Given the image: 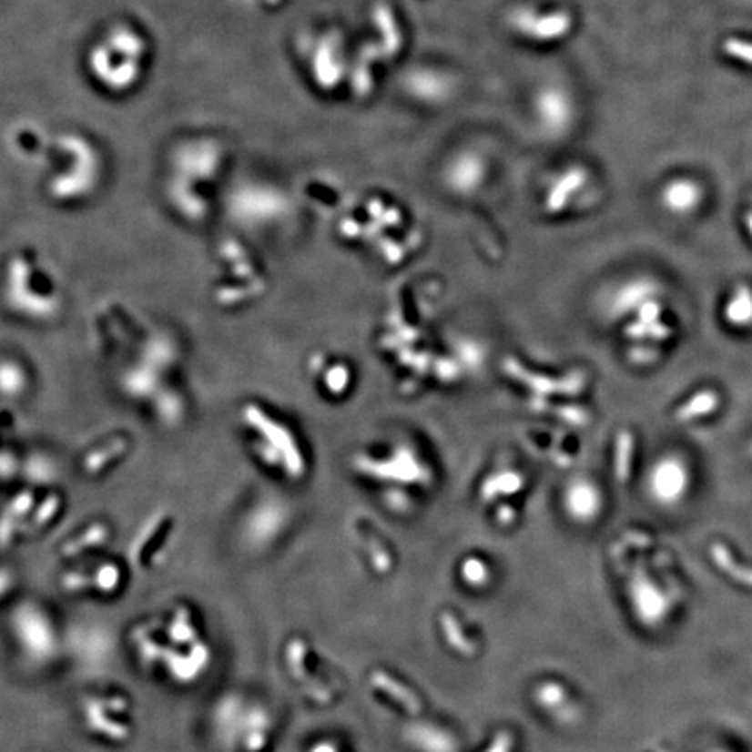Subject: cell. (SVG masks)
I'll use <instances>...</instances> for the list:
<instances>
[{
  "label": "cell",
  "instance_id": "cell-1",
  "mask_svg": "<svg viewBox=\"0 0 752 752\" xmlns=\"http://www.w3.org/2000/svg\"><path fill=\"white\" fill-rule=\"evenodd\" d=\"M692 484V467L677 453L658 456L645 477L646 493L660 507L679 505L690 493Z\"/></svg>",
  "mask_w": 752,
  "mask_h": 752
},
{
  "label": "cell",
  "instance_id": "cell-2",
  "mask_svg": "<svg viewBox=\"0 0 752 752\" xmlns=\"http://www.w3.org/2000/svg\"><path fill=\"white\" fill-rule=\"evenodd\" d=\"M13 631L25 654L34 660L46 662L56 654L58 637L47 615L34 605H23L13 615Z\"/></svg>",
  "mask_w": 752,
  "mask_h": 752
},
{
  "label": "cell",
  "instance_id": "cell-3",
  "mask_svg": "<svg viewBox=\"0 0 752 752\" xmlns=\"http://www.w3.org/2000/svg\"><path fill=\"white\" fill-rule=\"evenodd\" d=\"M662 298V288L654 279H633L620 284L608 298V312L612 317L637 314L654 300Z\"/></svg>",
  "mask_w": 752,
  "mask_h": 752
},
{
  "label": "cell",
  "instance_id": "cell-4",
  "mask_svg": "<svg viewBox=\"0 0 752 752\" xmlns=\"http://www.w3.org/2000/svg\"><path fill=\"white\" fill-rule=\"evenodd\" d=\"M563 505L570 517L580 523H589L603 509V493L599 486L589 477H574L566 484L563 493Z\"/></svg>",
  "mask_w": 752,
  "mask_h": 752
},
{
  "label": "cell",
  "instance_id": "cell-5",
  "mask_svg": "<svg viewBox=\"0 0 752 752\" xmlns=\"http://www.w3.org/2000/svg\"><path fill=\"white\" fill-rule=\"evenodd\" d=\"M209 648L202 643H196L192 646V652L188 655H181L171 648H164L162 660L168 666L169 674L179 681V683H190L198 679L200 674L209 664Z\"/></svg>",
  "mask_w": 752,
  "mask_h": 752
},
{
  "label": "cell",
  "instance_id": "cell-6",
  "mask_svg": "<svg viewBox=\"0 0 752 752\" xmlns=\"http://www.w3.org/2000/svg\"><path fill=\"white\" fill-rule=\"evenodd\" d=\"M108 709H105V706L101 704V698H89L86 702V723L87 728L93 730L98 735L107 737L108 740H116V742H124L129 738L131 730L127 727H124L122 723H117L114 719L108 717Z\"/></svg>",
  "mask_w": 752,
  "mask_h": 752
},
{
  "label": "cell",
  "instance_id": "cell-7",
  "mask_svg": "<svg viewBox=\"0 0 752 752\" xmlns=\"http://www.w3.org/2000/svg\"><path fill=\"white\" fill-rule=\"evenodd\" d=\"M723 319L735 330L752 328V290L746 284L737 286L723 303Z\"/></svg>",
  "mask_w": 752,
  "mask_h": 752
},
{
  "label": "cell",
  "instance_id": "cell-8",
  "mask_svg": "<svg viewBox=\"0 0 752 752\" xmlns=\"http://www.w3.org/2000/svg\"><path fill=\"white\" fill-rule=\"evenodd\" d=\"M662 200H664V206L671 213L690 215L695 211V208H698V204L702 200V192H700L698 185H695L692 181L679 179V181H674V183L664 188Z\"/></svg>",
  "mask_w": 752,
  "mask_h": 752
},
{
  "label": "cell",
  "instance_id": "cell-9",
  "mask_svg": "<svg viewBox=\"0 0 752 752\" xmlns=\"http://www.w3.org/2000/svg\"><path fill=\"white\" fill-rule=\"evenodd\" d=\"M371 683L380 692L387 693L389 696H392L410 713L418 714L422 711V702L418 700L415 693L412 692L410 688L402 686L394 677H391L385 673H375L371 676Z\"/></svg>",
  "mask_w": 752,
  "mask_h": 752
},
{
  "label": "cell",
  "instance_id": "cell-10",
  "mask_svg": "<svg viewBox=\"0 0 752 752\" xmlns=\"http://www.w3.org/2000/svg\"><path fill=\"white\" fill-rule=\"evenodd\" d=\"M635 603L639 606V612L648 620H658L666 610L664 597L650 584L635 585Z\"/></svg>",
  "mask_w": 752,
  "mask_h": 752
},
{
  "label": "cell",
  "instance_id": "cell-11",
  "mask_svg": "<svg viewBox=\"0 0 752 752\" xmlns=\"http://www.w3.org/2000/svg\"><path fill=\"white\" fill-rule=\"evenodd\" d=\"M441 627H442V633L446 635L450 646H453L456 652L467 655V656H473L475 654L474 643L471 639H467V635L460 629V624L456 622L453 615H441Z\"/></svg>",
  "mask_w": 752,
  "mask_h": 752
},
{
  "label": "cell",
  "instance_id": "cell-12",
  "mask_svg": "<svg viewBox=\"0 0 752 752\" xmlns=\"http://www.w3.org/2000/svg\"><path fill=\"white\" fill-rule=\"evenodd\" d=\"M168 635L175 645H188L198 641V631L190 622V614L185 608H179L175 618L168 627Z\"/></svg>",
  "mask_w": 752,
  "mask_h": 752
},
{
  "label": "cell",
  "instance_id": "cell-13",
  "mask_svg": "<svg viewBox=\"0 0 752 752\" xmlns=\"http://www.w3.org/2000/svg\"><path fill=\"white\" fill-rule=\"evenodd\" d=\"M305 654H307V648H305L303 641L301 639H291V643L286 648V660H288L290 671L297 677L298 681H303V683L307 681L309 683L312 679H310V676L305 669ZM309 688H310V683H309Z\"/></svg>",
  "mask_w": 752,
  "mask_h": 752
},
{
  "label": "cell",
  "instance_id": "cell-14",
  "mask_svg": "<svg viewBox=\"0 0 752 752\" xmlns=\"http://www.w3.org/2000/svg\"><path fill=\"white\" fill-rule=\"evenodd\" d=\"M120 570L114 564H105L101 566L95 578V587L103 594H112L119 589Z\"/></svg>",
  "mask_w": 752,
  "mask_h": 752
},
{
  "label": "cell",
  "instance_id": "cell-15",
  "mask_svg": "<svg viewBox=\"0 0 752 752\" xmlns=\"http://www.w3.org/2000/svg\"><path fill=\"white\" fill-rule=\"evenodd\" d=\"M463 576L471 584H483L488 578V572H486V566L479 559H469L463 564Z\"/></svg>",
  "mask_w": 752,
  "mask_h": 752
},
{
  "label": "cell",
  "instance_id": "cell-16",
  "mask_svg": "<svg viewBox=\"0 0 752 752\" xmlns=\"http://www.w3.org/2000/svg\"><path fill=\"white\" fill-rule=\"evenodd\" d=\"M563 696H564L563 690H561L559 686H554V685H547V686H542V688L538 690V698H540L544 704H549V706L555 704V702H561Z\"/></svg>",
  "mask_w": 752,
  "mask_h": 752
},
{
  "label": "cell",
  "instance_id": "cell-17",
  "mask_svg": "<svg viewBox=\"0 0 752 752\" xmlns=\"http://www.w3.org/2000/svg\"><path fill=\"white\" fill-rule=\"evenodd\" d=\"M86 584H89V580H87L84 574H68L63 578V587H65L66 591H72V593L87 587Z\"/></svg>",
  "mask_w": 752,
  "mask_h": 752
},
{
  "label": "cell",
  "instance_id": "cell-18",
  "mask_svg": "<svg viewBox=\"0 0 752 752\" xmlns=\"http://www.w3.org/2000/svg\"><path fill=\"white\" fill-rule=\"evenodd\" d=\"M511 746H513L511 735L509 733H500L496 737L495 744L492 746L490 752H509L511 751Z\"/></svg>",
  "mask_w": 752,
  "mask_h": 752
},
{
  "label": "cell",
  "instance_id": "cell-19",
  "mask_svg": "<svg viewBox=\"0 0 752 752\" xmlns=\"http://www.w3.org/2000/svg\"><path fill=\"white\" fill-rule=\"evenodd\" d=\"M312 752H337L333 749V746H330V744H320V746H317L316 749Z\"/></svg>",
  "mask_w": 752,
  "mask_h": 752
},
{
  "label": "cell",
  "instance_id": "cell-20",
  "mask_svg": "<svg viewBox=\"0 0 752 752\" xmlns=\"http://www.w3.org/2000/svg\"><path fill=\"white\" fill-rule=\"evenodd\" d=\"M747 221H749V223H747V225H749V230H751V234H752V217H749V219H747Z\"/></svg>",
  "mask_w": 752,
  "mask_h": 752
}]
</instances>
